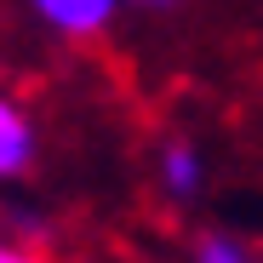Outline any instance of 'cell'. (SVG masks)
I'll use <instances>...</instances> for the list:
<instances>
[{
    "instance_id": "8992f818",
    "label": "cell",
    "mask_w": 263,
    "mask_h": 263,
    "mask_svg": "<svg viewBox=\"0 0 263 263\" xmlns=\"http://www.w3.org/2000/svg\"><path fill=\"white\" fill-rule=\"evenodd\" d=\"M0 263H46L34 246H17V240H0Z\"/></svg>"
},
{
    "instance_id": "6da1fadb",
    "label": "cell",
    "mask_w": 263,
    "mask_h": 263,
    "mask_svg": "<svg viewBox=\"0 0 263 263\" xmlns=\"http://www.w3.org/2000/svg\"><path fill=\"white\" fill-rule=\"evenodd\" d=\"M29 17L58 34V40H74V46H86V40H103L120 12H126V0H23Z\"/></svg>"
},
{
    "instance_id": "52a82bcc",
    "label": "cell",
    "mask_w": 263,
    "mask_h": 263,
    "mask_svg": "<svg viewBox=\"0 0 263 263\" xmlns=\"http://www.w3.org/2000/svg\"><path fill=\"white\" fill-rule=\"evenodd\" d=\"M126 6H138V12H178L183 0H126Z\"/></svg>"
},
{
    "instance_id": "5b68a950",
    "label": "cell",
    "mask_w": 263,
    "mask_h": 263,
    "mask_svg": "<svg viewBox=\"0 0 263 263\" xmlns=\"http://www.w3.org/2000/svg\"><path fill=\"white\" fill-rule=\"evenodd\" d=\"M0 229H6V235H0V240H17V246H46V217H40V212H29V206H6V212H0Z\"/></svg>"
},
{
    "instance_id": "277c9868",
    "label": "cell",
    "mask_w": 263,
    "mask_h": 263,
    "mask_svg": "<svg viewBox=\"0 0 263 263\" xmlns=\"http://www.w3.org/2000/svg\"><path fill=\"white\" fill-rule=\"evenodd\" d=\"M189 263H263V252L246 246L235 229H200L189 240Z\"/></svg>"
},
{
    "instance_id": "7a4b0ae2",
    "label": "cell",
    "mask_w": 263,
    "mask_h": 263,
    "mask_svg": "<svg viewBox=\"0 0 263 263\" xmlns=\"http://www.w3.org/2000/svg\"><path fill=\"white\" fill-rule=\"evenodd\" d=\"M212 183V160L195 138H166L160 155H155V189L172 200V206H195Z\"/></svg>"
},
{
    "instance_id": "3957f363",
    "label": "cell",
    "mask_w": 263,
    "mask_h": 263,
    "mask_svg": "<svg viewBox=\"0 0 263 263\" xmlns=\"http://www.w3.org/2000/svg\"><path fill=\"white\" fill-rule=\"evenodd\" d=\"M34 166H40V126L12 92H0V183H23Z\"/></svg>"
}]
</instances>
